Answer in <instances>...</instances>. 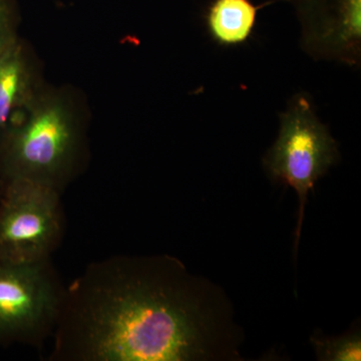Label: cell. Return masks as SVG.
I'll return each instance as SVG.
<instances>
[{
	"mask_svg": "<svg viewBox=\"0 0 361 361\" xmlns=\"http://www.w3.org/2000/svg\"><path fill=\"white\" fill-rule=\"evenodd\" d=\"M37 54L18 37L0 54V149L47 87Z\"/></svg>",
	"mask_w": 361,
	"mask_h": 361,
	"instance_id": "obj_7",
	"label": "cell"
},
{
	"mask_svg": "<svg viewBox=\"0 0 361 361\" xmlns=\"http://www.w3.org/2000/svg\"><path fill=\"white\" fill-rule=\"evenodd\" d=\"M20 14L13 0H0V54L20 37Z\"/></svg>",
	"mask_w": 361,
	"mask_h": 361,
	"instance_id": "obj_10",
	"label": "cell"
},
{
	"mask_svg": "<svg viewBox=\"0 0 361 361\" xmlns=\"http://www.w3.org/2000/svg\"><path fill=\"white\" fill-rule=\"evenodd\" d=\"M66 287L51 258L0 261V346L23 344L42 350L54 336Z\"/></svg>",
	"mask_w": 361,
	"mask_h": 361,
	"instance_id": "obj_3",
	"label": "cell"
},
{
	"mask_svg": "<svg viewBox=\"0 0 361 361\" xmlns=\"http://www.w3.org/2000/svg\"><path fill=\"white\" fill-rule=\"evenodd\" d=\"M279 118V135L266 153L263 165L271 179L288 185L298 195L297 247L308 194L336 163L339 154L336 141L316 116L310 99L305 94H296Z\"/></svg>",
	"mask_w": 361,
	"mask_h": 361,
	"instance_id": "obj_4",
	"label": "cell"
},
{
	"mask_svg": "<svg viewBox=\"0 0 361 361\" xmlns=\"http://www.w3.org/2000/svg\"><path fill=\"white\" fill-rule=\"evenodd\" d=\"M87 130L77 90L47 85L0 149V182L30 180L63 193L87 165Z\"/></svg>",
	"mask_w": 361,
	"mask_h": 361,
	"instance_id": "obj_2",
	"label": "cell"
},
{
	"mask_svg": "<svg viewBox=\"0 0 361 361\" xmlns=\"http://www.w3.org/2000/svg\"><path fill=\"white\" fill-rule=\"evenodd\" d=\"M311 343L318 360L324 361H355L361 360L360 332L345 336L326 337L322 334L311 336Z\"/></svg>",
	"mask_w": 361,
	"mask_h": 361,
	"instance_id": "obj_9",
	"label": "cell"
},
{
	"mask_svg": "<svg viewBox=\"0 0 361 361\" xmlns=\"http://www.w3.org/2000/svg\"><path fill=\"white\" fill-rule=\"evenodd\" d=\"M61 195L30 180L0 182V261L51 258L66 231Z\"/></svg>",
	"mask_w": 361,
	"mask_h": 361,
	"instance_id": "obj_5",
	"label": "cell"
},
{
	"mask_svg": "<svg viewBox=\"0 0 361 361\" xmlns=\"http://www.w3.org/2000/svg\"><path fill=\"white\" fill-rule=\"evenodd\" d=\"M302 25V45L316 59L360 65L361 0H290Z\"/></svg>",
	"mask_w": 361,
	"mask_h": 361,
	"instance_id": "obj_6",
	"label": "cell"
},
{
	"mask_svg": "<svg viewBox=\"0 0 361 361\" xmlns=\"http://www.w3.org/2000/svg\"><path fill=\"white\" fill-rule=\"evenodd\" d=\"M276 1L256 6L252 0H210L203 13L206 32L219 47H241L253 37L259 13Z\"/></svg>",
	"mask_w": 361,
	"mask_h": 361,
	"instance_id": "obj_8",
	"label": "cell"
},
{
	"mask_svg": "<svg viewBox=\"0 0 361 361\" xmlns=\"http://www.w3.org/2000/svg\"><path fill=\"white\" fill-rule=\"evenodd\" d=\"M49 361L236 357L224 294L170 255H116L66 287Z\"/></svg>",
	"mask_w": 361,
	"mask_h": 361,
	"instance_id": "obj_1",
	"label": "cell"
}]
</instances>
